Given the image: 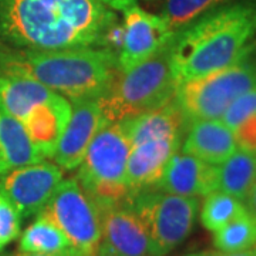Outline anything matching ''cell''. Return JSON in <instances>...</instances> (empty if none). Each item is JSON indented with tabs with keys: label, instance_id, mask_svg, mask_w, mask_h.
<instances>
[{
	"label": "cell",
	"instance_id": "cell-1",
	"mask_svg": "<svg viewBox=\"0 0 256 256\" xmlns=\"http://www.w3.org/2000/svg\"><path fill=\"white\" fill-rule=\"evenodd\" d=\"M120 28L116 12L98 0H0V38L12 48H112Z\"/></svg>",
	"mask_w": 256,
	"mask_h": 256
},
{
	"label": "cell",
	"instance_id": "cell-2",
	"mask_svg": "<svg viewBox=\"0 0 256 256\" xmlns=\"http://www.w3.org/2000/svg\"><path fill=\"white\" fill-rule=\"evenodd\" d=\"M256 0L226 2L175 33L170 46L178 84L236 64L252 54Z\"/></svg>",
	"mask_w": 256,
	"mask_h": 256
},
{
	"label": "cell",
	"instance_id": "cell-3",
	"mask_svg": "<svg viewBox=\"0 0 256 256\" xmlns=\"http://www.w3.org/2000/svg\"><path fill=\"white\" fill-rule=\"evenodd\" d=\"M118 73V57L112 48L30 52L0 46V74L40 82L72 104L100 98Z\"/></svg>",
	"mask_w": 256,
	"mask_h": 256
},
{
	"label": "cell",
	"instance_id": "cell-4",
	"mask_svg": "<svg viewBox=\"0 0 256 256\" xmlns=\"http://www.w3.org/2000/svg\"><path fill=\"white\" fill-rule=\"evenodd\" d=\"M126 121L131 140L128 185L134 191L156 186L170 160L182 146L188 121L175 100L162 108Z\"/></svg>",
	"mask_w": 256,
	"mask_h": 256
},
{
	"label": "cell",
	"instance_id": "cell-5",
	"mask_svg": "<svg viewBox=\"0 0 256 256\" xmlns=\"http://www.w3.org/2000/svg\"><path fill=\"white\" fill-rule=\"evenodd\" d=\"M170 46L171 43L150 60L117 74L98 98L107 124L136 118L174 100L180 84L172 70Z\"/></svg>",
	"mask_w": 256,
	"mask_h": 256
},
{
	"label": "cell",
	"instance_id": "cell-6",
	"mask_svg": "<svg viewBox=\"0 0 256 256\" xmlns=\"http://www.w3.org/2000/svg\"><path fill=\"white\" fill-rule=\"evenodd\" d=\"M0 104L23 126L43 158H53L72 117V102L30 78L0 74Z\"/></svg>",
	"mask_w": 256,
	"mask_h": 256
},
{
	"label": "cell",
	"instance_id": "cell-7",
	"mask_svg": "<svg viewBox=\"0 0 256 256\" xmlns=\"http://www.w3.org/2000/svg\"><path fill=\"white\" fill-rule=\"evenodd\" d=\"M130 151L131 140L127 121L106 124L87 148L76 180L98 210L131 204L138 192L127 181Z\"/></svg>",
	"mask_w": 256,
	"mask_h": 256
},
{
	"label": "cell",
	"instance_id": "cell-8",
	"mask_svg": "<svg viewBox=\"0 0 256 256\" xmlns=\"http://www.w3.org/2000/svg\"><path fill=\"white\" fill-rule=\"evenodd\" d=\"M249 57L178 86L174 100L188 122L220 120L238 97L256 88V63Z\"/></svg>",
	"mask_w": 256,
	"mask_h": 256
},
{
	"label": "cell",
	"instance_id": "cell-9",
	"mask_svg": "<svg viewBox=\"0 0 256 256\" xmlns=\"http://www.w3.org/2000/svg\"><path fill=\"white\" fill-rule=\"evenodd\" d=\"M132 208L146 225L151 256H168L191 236L200 214L198 198L162 191H138Z\"/></svg>",
	"mask_w": 256,
	"mask_h": 256
},
{
	"label": "cell",
	"instance_id": "cell-10",
	"mask_svg": "<svg viewBox=\"0 0 256 256\" xmlns=\"http://www.w3.org/2000/svg\"><path fill=\"white\" fill-rule=\"evenodd\" d=\"M38 215L53 222L77 252L97 255L102 240L100 210L76 178L63 180Z\"/></svg>",
	"mask_w": 256,
	"mask_h": 256
},
{
	"label": "cell",
	"instance_id": "cell-11",
	"mask_svg": "<svg viewBox=\"0 0 256 256\" xmlns=\"http://www.w3.org/2000/svg\"><path fill=\"white\" fill-rule=\"evenodd\" d=\"M64 172L57 164L40 161L0 175V194L9 200L22 218L37 216L63 182Z\"/></svg>",
	"mask_w": 256,
	"mask_h": 256
},
{
	"label": "cell",
	"instance_id": "cell-12",
	"mask_svg": "<svg viewBox=\"0 0 256 256\" xmlns=\"http://www.w3.org/2000/svg\"><path fill=\"white\" fill-rule=\"evenodd\" d=\"M122 14L117 57L120 72H127L158 54L172 42L175 33L161 14H152L138 4Z\"/></svg>",
	"mask_w": 256,
	"mask_h": 256
},
{
	"label": "cell",
	"instance_id": "cell-13",
	"mask_svg": "<svg viewBox=\"0 0 256 256\" xmlns=\"http://www.w3.org/2000/svg\"><path fill=\"white\" fill-rule=\"evenodd\" d=\"M106 124L98 98L73 102L72 117L53 156L56 164L66 171L77 170L88 146Z\"/></svg>",
	"mask_w": 256,
	"mask_h": 256
},
{
	"label": "cell",
	"instance_id": "cell-14",
	"mask_svg": "<svg viewBox=\"0 0 256 256\" xmlns=\"http://www.w3.org/2000/svg\"><path fill=\"white\" fill-rule=\"evenodd\" d=\"M102 240L122 256H151L146 225L131 204L100 208Z\"/></svg>",
	"mask_w": 256,
	"mask_h": 256
},
{
	"label": "cell",
	"instance_id": "cell-15",
	"mask_svg": "<svg viewBox=\"0 0 256 256\" xmlns=\"http://www.w3.org/2000/svg\"><path fill=\"white\" fill-rule=\"evenodd\" d=\"M156 188L180 196H206L210 192L216 191V166L184 151H178L170 160Z\"/></svg>",
	"mask_w": 256,
	"mask_h": 256
},
{
	"label": "cell",
	"instance_id": "cell-16",
	"mask_svg": "<svg viewBox=\"0 0 256 256\" xmlns=\"http://www.w3.org/2000/svg\"><path fill=\"white\" fill-rule=\"evenodd\" d=\"M235 132L222 120H198L190 122L182 151L210 165H220L236 150Z\"/></svg>",
	"mask_w": 256,
	"mask_h": 256
},
{
	"label": "cell",
	"instance_id": "cell-17",
	"mask_svg": "<svg viewBox=\"0 0 256 256\" xmlns=\"http://www.w3.org/2000/svg\"><path fill=\"white\" fill-rule=\"evenodd\" d=\"M44 161L26 130L0 104V175L23 165Z\"/></svg>",
	"mask_w": 256,
	"mask_h": 256
},
{
	"label": "cell",
	"instance_id": "cell-18",
	"mask_svg": "<svg viewBox=\"0 0 256 256\" xmlns=\"http://www.w3.org/2000/svg\"><path fill=\"white\" fill-rule=\"evenodd\" d=\"M256 184V152L238 148L228 160L216 165V191L245 204Z\"/></svg>",
	"mask_w": 256,
	"mask_h": 256
},
{
	"label": "cell",
	"instance_id": "cell-19",
	"mask_svg": "<svg viewBox=\"0 0 256 256\" xmlns=\"http://www.w3.org/2000/svg\"><path fill=\"white\" fill-rule=\"evenodd\" d=\"M70 240L60 229L43 216L28 225L26 230L20 235L18 250L32 254H46V255H62L73 250Z\"/></svg>",
	"mask_w": 256,
	"mask_h": 256
},
{
	"label": "cell",
	"instance_id": "cell-20",
	"mask_svg": "<svg viewBox=\"0 0 256 256\" xmlns=\"http://www.w3.org/2000/svg\"><path fill=\"white\" fill-rule=\"evenodd\" d=\"M246 212V206L235 196L222 191H214L205 196L201 208V224L206 230L215 234L230 220Z\"/></svg>",
	"mask_w": 256,
	"mask_h": 256
},
{
	"label": "cell",
	"instance_id": "cell-21",
	"mask_svg": "<svg viewBox=\"0 0 256 256\" xmlns=\"http://www.w3.org/2000/svg\"><path fill=\"white\" fill-rule=\"evenodd\" d=\"M214 246L222 252H244L256 248V224L245 212L214 234Z\"/></svg>",
	"mask_w": 256,
	"mask_h": 256
},
{
	"label": "cell",
	"instance_id": "cell-22",
	"mask_svg": "<svg viewBox=\"0 0 256 256\" xmlns=\"http://www.w3.org/2000/svg\"><path fill=\"white\" fill-rule=\"evenodd\" d=\"M226 2L229 0H165L161 16L172 32L178 33L194 20Z\"/></svg>",
	"mask_w": 256,
	"mask_h": 256
},
{
	"label": "cell",
	"instance_id": "cell-23",
	"mask_svg": "<svg viewBox=\"0 0 256 256\" xmlns=\"http://www.w3.org/2000/svg\"><path fill=\"white\" fill-rule=\"evenodd\" d=\"M22 220L16 206L0 194V252L20 236Z\"/></svg>",
	"mask_w": 256,
	"mask_h": 256
},
{
	"label": "cell",
	"instance_id": "cell-24",
	"mask_svg": "<svg viewBox=\"0 0 256 256\" xmlns=\"http://www.w3.org/2000/svg\"><path fill=\"white\" fill-rule=\"evenodd\" d=\"M256 114V88L242 94L236 100L234 101L229 108L222 116V121L228 126L232 131L249 117Z\"/></svg>",
	"mask_w": 256,
	"mask_h": 256
},
{
	"label": "cell",
	"instance_id": "cell-25",
	"mask_svg": "<svg viewBox=\"0 0 256 256\" xmlns=\"http://www.w3.org/2000/svg\"><path fill=\"white\" fill-rule=\"evenodd\" d=\"M234 132L239 148L256 152V114L245 120Z\"/></svg>",
	"mask_w": 256,
	"mask_h": 256
},
{
	"label": "cell",
	"instance_id": "cell-26",
	"mask_svg": "<svg viewBox=\"0 0 256 256\" xmlns=\"http://www.w3.org/2000/svg\"><path fill=\"white\" fill-rule=\"evenodd\" d=\"M185 256H256L255 249L244 250V252H222V250H201V252H194Z\"/></svg>",
	"mask_w": 256,
	"mask_h": 256
},
{
	"label": "cell",
	"instance_id": "cell-27",
	"mask_svg": "<svg viewBox=\"0 0 256 256\" xmlns=\"http://www.w3.org/2000/svg\"><path fill=\"white\" fill-rule=\"evenodd\" d=\"M98 2L102 3L104 6H107L112 12H121V13H124L131 6L137 4L136 0H98Z\"/></svg>",
	"mask_w": 256,
	"mask_h": 256
},
{
	"label": "cell",
	"instance_id": "cell-28",
	"mask_svg": "<svg viewBox=\"0 0 256 256\" xmlns=\"http://www.w3.org/2000/svg\"><path fill=\"white\" fill-rule=\"evenodd\" d=\"M245 206H246V210L249 212V215L252 216V220H255L256 224V184L254 185L250 194L248 195L246 201H245Z\"/></svg>",
	"mask_w": 256,
	"mask_h": 256
},
{
	"label": "cell",
	"instance_id": "cell-29",
	"mask_svg": "<svg viewBox=\"0 0 256 256\" xmlns=\"http://www.w3.org/2000/svg\"><path fill=\"white\" fill-rule=\"evenodd\" d=\"M0 256H84L80 252H77L76 249L67 252V254H62V255H46V254H32V252H18V254H12V255H0Z\"/></svg>",
	"mask_w": 256,
	"mask_h": 256
},
{
	"label": "cell",
	"instance_id": "cell-30",
	"mask_svg": "<svg viewBox=\"0 0 256 256\" xmlns=\"http://www.w3.org/2000/svg\"><path fill=\"white\" fill-rule=\"evenodd\" d=\"M96 256H122V255H120L117 250H114V249L108 246L107 244L101 242V245H100V248H98V250H97V255Z\"/></svg>",
	"mask_w": 256,
	"mask_h": 256
},
{
	"label": "cell",
	"instance_id": "cell-31",
	"mask_svg": "<svg viewBox=\"0 0 256 256\" xmlns=\"http://www.w3.org/2000/svg\"><path fill=\"white\" fill-rule=\"evenodd\" d=\"M148 2H154V0H148Z\"/></svg>",
	"mask_w": 256,
	"mask_h": 256
},
{
	"label": "cell",
	"instance_id": "cell-32",
	"mask_svg": "<svg viewBox=\"0 0 256 256\" xmlns=\"http://www.w3.org/2000/svg\"><path fill=\"white\" fill-rule=\"evenodd\" d=\"M255 250H256V248H255Z\"/></svg>",
	"mask_w": 256,
	"mask_h": 256
}]
</instances>
